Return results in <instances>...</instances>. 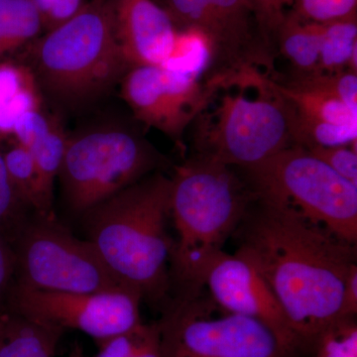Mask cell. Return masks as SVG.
I'll list each match as a JSON object with an SVG mask.
<instances>
[{
    "instance_id": "obj_9",
    "label": "cell",
    "mask_w": 357,
    "mask_h": 357,
    "mask_svg": "<svg viewBox=\"0 0 357 357\" xmlns=\"http://www.w3.org/2000/svg\"><path fill=\"white\" fill-rule=\"evenodd\" d=\"M14 250V283L24 287L77 294L131 289L110 271L91 241L77 238L56 218L30 215Z\"/></svg>"
},
{
    "instance_id": "obj_16",
    "label": "cell",
    "mask_w": 357,
    "mask_h": 357,
    "mask_svg": "<svg viewBox=\"0 0 357 357\" xmlns=\"http://www.w3.org/2000/svg\"><path fill=\"white\" fill-rule=\"evenodd\" d=\"M39 86L29 66L0 61V142L13 138L23 114L42 107Z\"/></svg>"
},
{
    "instance_id": "obj_29",
    "label": "cell",
    "mask_w": 357,
    "mask_h": 357,
    "mask_svg": "<svg viewBox=\"0 0 357 357\" xmlns=\"http://www.w3.org/2000/svg\"><path fill=\"white\" fill-rule=\"evenodd\" d=\"M306 150L345 180L357 185L356 146H317Z\"/></svg>"
},
{
    "instance_id": "obj_36",
    "label": "cell",
    "mask_w": 357,
    "mask_h": 357,
    "mask_svg": "<svg viewBox=\"0 0 357 357\" xmlns=\"http://www.w3.org/2000/svg\"><path fill=\"white\" fill-rule=\"evenodd\" d=\"M69 357H86L83 347L79 344H75L70 349Z\"/></svg>"
},
{
    "instance_id": "obj_6",
    "label": "cell",
    "mask_w": 357,
    "mask_h": 357,
    "mask_svg": "<svg viewBox=\"0 0 357 357\" xmlns=\"http://www.w3.org/2000/svg\"><path fill=\"white\" fill-rule=\"evenodd\" d=\"M245 171L258 198L356 244L357 185L305 148L289 147Z\"/></svg>"
},
{
    "instance_id": "obj_26",
    "label": "cell",
    "mask_w": 357,
    "mask_h": 357,
    "mask_svg": "<svg viewBox=\"0 0 357 357\" xmlns=\"http://www.w3.org/2000/svg\"><path fill=\"white\" fill-rule=\"evenodd\" d=\"M28 211L14 192L0 151V236L13 245L29 220Z\"/></svg>"
},
{
    "instance_id": "obj_8",
    "label": "cell",
    "mask_w": 357,
    "mask_h": 357,
    "mask_svg": "<svg viewBox=\"0 0 357 357\" xmlns=\"http://www.w3.org/2000/svg\"><path fill=\"white\" fill-rule=\"evenodd\" d=\"M160 162L137 135L124 129H96L68 137L58 176L70 210L83 215L142 180Z\"/></svg>"
},
{
    "instance_id": "obj_31",
    "label": "cell",
    "mask_w": 357,
    "mask_h": 357,
    "mask_svg": "<svg viewBox=\"0 0 357 357\" xmlns=\"http://www.w3.org/2000/svg\"><path fill=\"white\" fill-rule=\"evenodd\" d=\"M144 324L129 332L98 342V352L95 357H132L139 342Z\"/></svg>"
},
{
    "instance_id": "obj_19",
    "label": "cell",
    "mask_w": 357,
    "mask_h": 357,
    "mask_svg": "<svg viewBox=\"0 0 357 357\" xmlns=\"http://www.w3.org/2000/svg\"><path fill=\"white\" fill-rule=\"evenodd\" d=\"M43 23L31 0H0V61L38 38Z\"/></svg>"
},
{
    "instance_id": "obj_4",
    "label": "cell",
    "mask_w": 357,
    "mask_h": 357,
    "mask_svg": "<svg viewBox=\"0 0 357 357\" xmlns=\"http://www.w3.org/2000/svg\"><path fill=\"white\" fill-rule=\"evenodd\" d=\"M32 72L58 102L81 107L130 69L115 29L114 2L93 0L74 17L32 42Z\"/></svg>"
},
{
    "instance_id": "obj_5",
    "label": "cell",
    "mask_w": 357,
    "mask_h": 357,
    "mask_svg": "<svg viewBox=\"0 0 357 357\" xmlns=\"http://www.w3.org/2000/svg\"><path fill=\"white\" fill-rule=\"evenodd\" d=\"M229 84L236 91L223 93L213 112L197 117V156L245 170L295 146L292 105L273 79L252 70Z\"/></svg>"
},
{
    "instance_id": "obj_14",
    "label": "cell",
    "mask_w": 357,
    "mask_h": 357,
    "mask_svg": "<svg viewBox=\"0 0 357 357\" xmlns=\"http://www.w3.org/2000/svg\"><path fill=\"white\" fill-rule=\"evenodd\" d=\"M114 14L117 40L130 69L163 64L178 32L166 9L154 0H116Z\"/></svg>"
},
{
    "instance_id": "obj_23",
    "label": "cell",
    "mask_w": 357,
    "mask_h": 357,
    "mask_svg": "<svg viewBox=\"0 0 357 357\" xmlns=\"http://www.w3.org/2000/svg\"><path fill=\"white\" fill-rule=\"evenodd\" d=\"M67 141L68 136L56 119L48 135L29 150L36 164L45 196L51 203L54 201V183L62 165Z\"/></svg>"
},
{
    "instance_id": "obj_20",
    "label": "cell",
    "mask_w": 357,
    "mask_h": 357,
    "mask_svg": "<svg viewBox=\"0 0 357 357\" xmlns=\"http://www.w3.org/2000/svg\"><path fill=\"white\" fill-rule=\"evenodd\" d=\"M321 25L319 74H333L347 70L356 72V16Z\"/></svg>"
},
{
    "instance_id": "obj_30",
    "label": "cell",
    "mask_w": 357,
    "mask_h": 357,
    "mask_svg": "<svg viewBox=\"0 0 357 357\" xmlns=\"http://www.w3.org/2000/svg\"><path fill=\"white\" fill-rule=\"evenodd\" d=\"M36 7L43 29L46 31L63 24L79 13L86 2L84 0H31Z\"/></svg>"
},
{
    "instance_id": "obj_1",
    "label": "cell",
    "mask_w": 357,
    "mask_h": 357,
    "mask_svg": "<svg viewBox=\"0 0 357 357\" xmlns=\"http://www.w3.org/2000/svg\"><path fill=\"white\" fill-rule=\"evenodd\" d=\"M234 236L236 255L273 291L301 351H310L319 333L345 318L344 293L357 265L356 244L256 195Z\"/></svg>"
},
{
    "instance_id": "obj_10",
    "label": "cell",
    "mask_w": 357,
    "mask_h": 357,
    "mask_svg": "<svg viewBox=\"0 0 357 357\" xmlns=\"http://www.w3.org/2000/svg\"><path fill=\"white\" fill-rule=\"evenodd\" d=\"M178 29L198 30L210 42L211 65L203 81L223 86L248 72L271 69L274 45L263 32L250 0H165Z\"/></svg>"
},
{
    "instance_id": "obj_11",
    "label": "cell",
    "mask_w": 357,
    "mask_h": 357,
    "mask_svg": "<svg viewBox=\"0 0 357 357\" xmlns=\"http://www.w3.org/2000/svg\"><path fill=\"white\" fill-rule=\"evenodd\" d=\"M141 302L140 294L132 289L77 294L13 283L6 307L63 331H79L98 342L140 326Z\"/></svg>"
},
{
    "instance_id": "obj_34",
    "label": "cell",
    "mask_w": 357,
    "mask_h": 357,
    "mask_svg": "<svg viewBox=\"0 0 357 357\" xmlns=\"http://www.w3.org/2000/svg\"><path fill=\"white\" fill-rule=\"evenodd\" d=\"M132 357H162L158 321L145 325Z\"/></svg>"
},
{
    "instance_id": "obj_3",
    "label": "cell",
    "mask_w": 357,
    "mask_h": 357,
    "mask_svg": "<svg viewBox=\"0 0 357 357\" xmlns=\"http://www.w3.org/2000/svg\"><path fill=\"white\" fill-rule=\"evenodd\" d=\"M171 182L170 220L176 232L170 253L173 297L204 288L206 268L234 236L255 192L232 167L197 155L176 167Z\"/></svg>"
},
{
    "instance_id": "obj_22",
    "label": "cell",
    "mask_w": 357,
    "mask_h": 357,
    "mask_svg": "<svg viewBox=\"0 0 357 357\" xmlns=\"http://www.w3.org/2000/svg\"><path fill=\"white\" fill-rule=\"evenodd\" d=\"M275 86L287 98L294 112L314 121L337 124H357V112L333 96L311 89L281 84L273 79Z\"/></svg>"
},
{
    "instance_id": "obj_17",
    "label": "cell",
    "mask_w": 357,
    "mask_h": 357,
    "mask_svg": "<svg viewBox=\"0 0 357 357\" xmlns=\"http://www.w3.org/2000/svg\"><path fill=\"white\" fill-rule=\"evenodd\" d=\"M321 25L286 13L275 33L274 45L291 63L294 77L319 74ZM275 47V48H276Z\"/></svg>"
},
{
    "instance_id": "obj_33",
    "label": "cell",
    "mask_w": 357,
    "mask_h": 357,
    "mask_svg": "<svg viewBox=\"0 0 357 357\" xmlns=\"http://www.w3.org/2000/svg\"><path fill=\"white\" fill-rule=\"evenodd\" d=\"M16 274V255L14 245L0 236V311L6 307L9 292Z\"/></svg>"
},
{
    "instance_id": "obj_7",
    "label": "cell",
    "mask_w": 357,
    "mask_h": 357,
    "mask_svg": "<svg viewBox=\"0 0 357 357\" xmlns=\"http://www.w3.org/2000/svg\"><path fill=\"white\" fill-rule=\"evenodd\" d=\"M161 312L162 357H292L268 326L225 311L203 290L174 296Z\"/></svg>"
},
{
    "instance_id": "obj_2",
    "label": "cell",
    "mask_w": 357,
    "mask_h": 357,
    "mask_svg": "<svg viewBox=\"0 0 357 357\" xmlns=\"http://www.w3.org/2000/svg\"><path fill=\"white\" fill-rule=\"evenodd\" d=\"M170 178H143L84 213V229L103 262L126 287L161 311L171 299Z\"/></svg>"
},
{
    "instance_id": "obj_24",
    "label": "cell",
    "mask_w": 357,
    "mask_h": 357,
    "mask_svg": "<svg viewBox=\"0 0 357 357\" xmlns=\"http://www.w3.org/2000/svg\"><path fill=\"white\" fill-rule=\"evenodd\" d=\"M310 351L312 357H357V324L356 317L338 319L323 331Z\"/></svg>"
},
{
    "instance_id": "obj_27",
    "label": "cell",
    "mask_w": 357,
    "mask_h": 357,
    "mask_svg": "<svg viewBox=\"0 0 357 357\" xmlns=\"http://www.w3.org/2000/svg\"><path fill=\"white\" fill-rule=\"evenodd\" d=\"M357 0H295L293 13L311 22L324 23L356 16Z\"/></svg>"
},
{
    "instance_id": "obj_28",
    "label": "cell",
    "mask_w": 357,
    "mask_h": 357,
    "mask_svg": "<svg viewBox=\"0 0 357 357\" xmlns=\"http://www.w3.org/2000/svg\"><path fill=\"white\" fill-rule=\"evenodd\" d=\"M56 119L45 114L42 107L30 110L14 126L13 139L26 149L32 150L48 135Z\"/></svg>"
},
{
    "instance_id": "obj_35",
    "label": "cell",
    "mask_w": 357,
    "mask_h": 357,
    "mask_svg": "<svg viewBox=\"0 0 357 357\" xmlns=\"http://www.w3.org/2000/svg\"><path fill=\"white\" fill-rule=\"evenodd\" d=\"M344 316L356 317L357 312V265L351 268L347 277L342 303Z\"/></svg>"
},
{
    "instance_id": "obj_15",
    "label": "cell",
    "mask_w": 357,
    "mask_h": 357,
    "mask_svg": "<svg viewBox=\"0 0 357 357\" xmlns=\"http://www.w3.org/2000/svg\"><path fill=\"white\" fill-rule=\"evenodd\" d=\"M64 333L6 307L0 311V357H54Z\"/></svg>"
},
{
    "instance_id": "obj_21",
    "label": "cell",
    "mask_w": 357,
    "mask_h": 357,
    "mask_svg": "<svg viewBox=\"0 0 357 357\" xmlns=\"http://www.w3.org/2000/svg\"><path fill=\"white\" fill-rule=\"evenodd\" d=\"M211 59V47L206 36L192 28H182L178 29L172 49L160 68L202 81L210 70Z\"/></svg>"
},
{
    "instance_id": "obj_32",
    "label": "cell",
    "mask_w": 357,
    "mask_h": 357,
    "mask_svg": "<svg viewBox=\"0 0 357 357\" xmlns=\"http://www.w3.org/2000/svg\"><path fill=\"white\" fill-rule=\"evenodd\" d=\"M259 18L263 32L274 45L275 33L285 17L289 0H250ZM275 47V45H274Z\"/></svg>"
},
{
    "instance_id": "obj_18",
    "label": "cell",
    "mask_w": 357,
    "mask_h": 357,
    "mask_svg": "<svg viewBox=\"0 0 357 357\" xmlns=\"http://www.w3.org/2000/svg\"><path fill=\"white\" fill-rule=\"evenodd\" d=\"M1 154L7 175L21 203L33 215L55 218L53 203L45 196L38 170L29 150L14 141Z\"/></svg>"
},
{
    "instance_id": "obj_12",
    "label": "cell",
    "mask_w": 357,
    "mask_h": 357,
    "mask_svg": "<svg viewBox=\"0 0 357 357\" xmlns=\"http://www.w3.org/2000/svg\"><path fill=\"white\" fill-rule=\"evenodd\" d=\"M121 95L138 121L178 139L217 95L218 86L156 66H138L121 79Z\"/></svg>"
},
{
    "instance_id": "obj_13",
    "label": "cell",
    "mask_w": 357,
    "mask_h": 357,
    "mask_svg": "<svg viewBox=\"0 0 357 357\" xmlns=\"http://www.w3.org/2000/svg\"><path fill=\"white\" fill-rule=\"evenodd\" d=\"M204 287L208 288L210 297L222 309L268 326L291 356L301 351L273 291L244 258L220 251L206 268Z\"/></svg>"
},
{
    "instance_id": "obj_25",
    "label": "cell",
    "mask_w": 357,
    "mask_h": 357,
    "mask_svg": "<svg viewBox=\"0 0 357 357\" xmlns=\"http://www.w3.org/2000/svg\"><path fill=\"white\" fill-rule=\"evenodd\" d=\"M288 84L333 96L357 112L356 72L347 70L333 74L321 73L314 76L294 77Z\"/></svg>"
}]
</instances>
